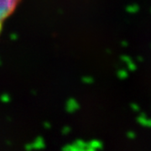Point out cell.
Masks as SVG:
<instances>
[{
  "mask_svg": "<svg viewBox=\"0 0 151 151\" xmlns=\"http://www.w3.org/2000/svg\"><path fill=\"white\" fill-rule=\"evenodd\" d=\"M21 0H0V34L6 21L14 14Z\"/></svg>",
  "mask_w": 151,
  "mask_h": 151,
  "instance_id": "cell-1",
  "label": "cell"
}]
</instances>
